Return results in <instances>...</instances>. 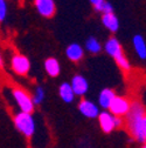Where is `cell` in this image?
<instances>
[{
    "mask_svg": "<svg viewBox=\"0 0 146 148\" xmlns=\"http://www.w3.org/2000/svg\"><path fill=\"white\" fill-rule=\"evenodd\" d=\"M70 86H71L72 90H74L75 97L76 95L83 97L89 89V84H88L87 79L83 75H80V74H77V75H75L71 79Z\"/></svg>",
    "mask_w": 146,
    "mask_h": 148,
    "instance_id": "cell-10",
    "label": "cell"
},
{
    "mask_svg": "<svg viewBox=\"0 0 146 148\" xmlns=\"http://www.w3.org/2000/svg\"><path fill=\"white\" fill-rule=\"evenodd\" d=\"M85 48H87L90 53L97 54V53L101 52L102 45H101V42H99L97 39H95V38H89V39L87 40V42H85Z\"/></svg>",
    "mask_w": 146,
    "mask_h": 148,
    "instance_id": "cell-18",
    "label": "cell"
},
{
    "mask_svg": "<svg viewBox=\"0 0 146 148\" xmlns=\"http://www.w3.org/2000/svg\"><path fill=\"white\" fill-rule=\"evenodd\" d=\"M104 49L116 61V64L123 72H130L131 65H130L129 60H127V58L125 57L120 42L116 38L112 36V38L109 39L104 45Z\"/></svg>",
    "mask_w": 146,
    "mask_h": 148,
    "instance_id": "cell-2",
    "label": "cell"
},
{
    "mask_svg": "<svg viewBox=\"0 0 146 148\" xmlns=\"http://www.w3.org/2000/svg\"><path fill=\"white\" fill-rule=\"evenodd\" d=\"M11 68L18 75L26 77L30 69V61L24 54H14L11 59Z\"/></svg>",
    "mask_w": 146,
    "mask_h": 148,
    "instance_id": "cell-6",
    "label": "cell"
},
{
    "mask_svg": "<svg viewBox=\"0 0 146 148\" xmlns=\"http://www.w3.org/2000/svg\"><path fill=\"white\" fill-rule=\"evenodd\" d=\"M130 107H131V101L126 97L116 95L115 99L112 100L110 107H109V112L115 116L125 118V115L129 113Z\"/></svg>",
    "mask_w": 146,
    "mask_h": 148,
    "instance_id": "cell-5",
    "label": "cell"
},
{
    "mask_svg": "<svg viewBox=\"0 0 146 148\" xmlns=\"http://www.w3.org/2000/svg\"><path fill=\"white\" fill-rule=\"evenodd\" d=\"M12 95L16 102V105L19 106L20 112L22 113H28L32 114L35 109V105L33 102L32 95L28 92L19 86H14L12 88Z\"/></svg>",
    "mask_w": 146,
    "mask_h": 148,
    "instance_id": "cell-4",
    "label": "cell"
},
{
    "mask_svg": "<svg viewBox=\"0 0 146 148\" xmlns=\"http://www.w3.org/2000/svg\"><path fill=\"white\" fill-rule=\"evenodd\" d=\"M7 16V1L0 0V23H3Z\"/></svg>",
    "mask_w": 146,
    "mask_h": 148,
    "instance_id": "cell-20",
    "label": "cell"
},
{
    "mask_svg": "<svg viewBox=\"0 0 146 148\" xmlns=\"http://www.w3.org/2000/svg\"><path fill=\"white\" fill-rule=\"evenodd\" d=\"M36 11L45 18H51L56 12V5L54 0H34Z\"/></svg>",
    "mask_w": 146,
    "mask_h": 148,
    "instance_id": "cell-9",
    "label": "cell"
},
{
    "mask_svg": "<svg viewBox=\"0 0 146 148\" xmlns=\"http://www.w3.org/2000/svg\"><path fill=\"white\" fill-rule=\"evenodd\" d=\"M32 99H33V102H34L35 106L40 105L43 101V99H45V90H43V88L41 86H38L35 88L34 93L32 95Z\"/></svg>",
    "mask_w": 146,
    "mask_h": 148,
    "instance_id": "cell-19",
    "label": "cell"
},
{
    "mask_svg": "<svg viewBox=\"0 0 146 148\" xmlns=\"http://www.w3.org/2000/svg\"><path fill=\"white\" fill-rule=\"evenodd\" d=\"M45 69L47 72V74L51 78H56L59 77V74L61 73V66L60 62L57 61V59L55 58H48L45 61Z\"/></svg>",
    "mask_w": 146,
    "mask_h": 148,
    "instance_id": "cell-14",
    "label": "cell"
},
{
    "mask_svg": "<svg viewBox=\"0 0 146 148\" xmlns=\"http://www.w3.org/2000/svg\"><path fill=\"white\" fill-rule=\"evenodd\" d=\"M59 95L60 98L64 101V102H72L75 99V94H74V90H72L70 84L68 82H63L60 88H59Z\"/></svg>",
    "mask_w": 146,
    "mask_h": 148,
    "instance_id": "cell-15",
    "label": "cell"
},
{
    "mask_svg": "<svg viewBox=\"0 0 146 148\" xmlns=\"http://www.w3.org/2000/svg\"><path fill=\"white\" fill-rule=\"evenodd\" d=\"M146 116V108L139 101H131V107L129 113L125 115L124 126H126L130 135L138 142H143L141 140V123L144 118Z\"/></svg>",
    "mask_w": 146,
    "mask_h": 148,
    "instance_id": "cell-1",
    "label": "cell"
},
{
    "mask_svg": "<svg viewBox=\"0 0 146 148\" xmlns=\"http://www.w3.org/2000/svg\"><path fill=\"white\" fill-rule=\"evenodd\" d=\"M132 42H133V47L136 49V53L138 54V57L143 60L146 59V42L143 36L139 34L135 35L132 39Z\"/></svg>",
    "mask_w": 146,
    "mask_h": 148,
    "instance_id": "cell-16",
    "label": "cell"
},
{
    "mask_svg": "<svg viewBox=\"0 0 146 148\" xmlns=\"http://www.w3.org/2000/svg\"><path fill=\"white\" fill-rule=\"evenodd\" d=\"M116 97V92L111 88H104L101 93H99V97H98V105L104 108V109H109L110 107L112 100L115 99Z\"/></svg>",
    "mask_w": 146,
    "mask_h": 148,
    "instance_id": "cell-12",
    "label": "cell"
},
{
    "mask_svg": "<svg viewBox=\"0 0 146 148\" xmlns=\"http://www.w3.org/2000/svg\"><path fill=\"white\" fill-rule=\"evenodd\" d=\"M90 3H91V5H93V7L95 8L96 12H101L102 14L114 12L112 5L109 1H105V0H90Z\"/></svg>",
    "mask_w": 146,
    "mask_h": 148,
    "instance_id": "cell-17",
    "label": "cell"
},
{
    "mask_svg": "<svg viewBox=\"0 0 146 148\" xmlns=\"http://www.w3.org/2000/svg\"><path fill=\"white\" fill-rule=\"evenodd\" d=\"M102 23L109 31L112 32V33L117 32L118 28H119V20H118V18L116 16V14L114 12L102 14Z\"/></svg>",
    "mask_w": 146,
    "mask_h": 148,
    "instance_id": "cell-13",
    "label": "cell"
},
{
    "mask_svg": "<svg viewBox=\"0 0 146 148\" xmlns=\"http://www.w3.org/2000/svg\"><path fill=\"white\" fill-rule=\"evenodd\" d=\"M116 119L117 116L112 115L109 110H103L98 115V123L102 129V132L105 134L112 133L116 128Z\"/></svg>",
    "mask_w": 146,
    "mask_h": 148,
    "instance_id": "cell-7",
    "label": "cell"
},
{
    "mask_svg": "<svg viewBox=\"0 0 146 148\" xmlns=\"http://www.w3.org/2000/svg\"><path fill=\"white\" fill-rule=\"evenodd\" d=\"M66 55L70 61L78 62L83 59L84 51H83L82 46L78 45V44H70L66 49Z\"/></svg>",
    "mask_w": 146,
    "mask_h": 148,
    "instance_id": "cell-11",
    "label": "cell"
},
{
    "mask_svg": "<svg viewBox=\"0 0 146 148\" xmlns=\"http://www.w3.org/2000/svg\"><path fill=\"white\" fill-rule=\"evenodd\" d=\"M13 121L15 125V128L19 131L25 138L27 139H32L34 133H35V120L33 118L32 114L28 113H22L19 112L13 116Z\"/></svg>",
    "mask_w": 146,
    "mask_h": 148,
    "instance_id": "cell-3",
    "label": "cell"
},
{
    "mask_svg": "<svg viewBox=\"0 0 146 148\" xmlns=\"http://www.w3.org/2000/svg\"><path fill=\"white\" fill-rule=\"evenodd\" d=\"M141 140H143V143L146 142V116L144 118L141 123Z\"/></svg>",
    "mask_w": 146,
    "mask_h": 148,
    "instance_id": "cell-21",
    "label": "cell"
},
{
    "mask_svg": "<svg viewBox=\"0 0 146 148\" xmlns=\"http://www.w3.org/2000/svg\"><path fill=\"white\" fill-rule=\"evenodd\" d=\"M0 67H3V58H1V54H0Z\"/></svg>",
    "mask_w": 146,
    "mask_h": 148,
    "instance_id": "cell-22",
    "label": "cell"
},
{
    "mask_svg": "<svg viewBox=\"0 0 146 148\" xmlns=\"http://www.w3.org/2000/svg\"><path fill=\"white\" fill-rule=\"evenodd\" d=\"M140 148H146V142H145V143H143V145H141V147H140Z\"/></svg>",
    "mask_w": 146,
    "mask_h": 148,
    "instance_id": "cell-23",
    "label": "cell"
},
{
    "mask_svg": "<svg viewBox=\"0 0 146 148\" xmlns=\"http://www.w3.org/2000/svg\"><path fill=\"white\" fill-rule=\"evenodd\" d=\"M78 110L81 112L82 115H84L85 118H89V119H95V118H98L99 115V107L93 102L91 100H88V99H83L80 101L78 103Z\"/></svg>",
    "mask_w": 146,
    "mask_h": 148,
    "instance_id": "cell-8",
    "label": "cell"
}]
</instances>
